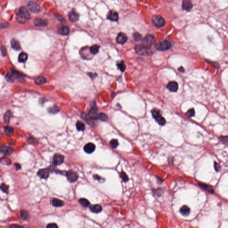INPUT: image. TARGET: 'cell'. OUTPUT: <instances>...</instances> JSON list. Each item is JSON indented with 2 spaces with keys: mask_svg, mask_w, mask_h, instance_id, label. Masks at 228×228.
Instances as JSON below:
<instances>
[{
  "mask_svg": "<svg viewBox=\"0 0 228 228\" xmlns=\"http://www.w3.org/2000/svg\"><path fill=\"white\" fill-rule=\"evenodd\" d=\"M31 16L28 10L25 7H21L19 9L16 15L17 21L21 24H24L28 21Z\"/></svg>",
  "mask_w": 228,
  "mask_h": 228,
  "instance_id": "cell-1",
  "label": "cell"
},
{
  "mask_svg": "<svg viewBox=\"0 0 228 228\" xmlns=\"http://www.w3.org/2000/svg\"><path fill=\"white\" fill-rule=\"evenodd\" d=\"M153 118L156 120V122L160 125L163 126L166 123L165 119L162 116L160 110L158 109H153L151 111Z\"/></svg>",
  "mask_w": 228,
  "mask_h": 228,
  "instance_id": "cell-2",
  "label": "cell"
},
{
  "mask_svg": "<svg viewBox=\"0 0 228 228\" xmlns=\"http://www.w3.org/2000/svg\"><path fill=\"white\" fill-rule=\"evenodd\" d=\"M135 49L136 53L139 55L149 56L152 53L151 48L146 47L141 44L135 46Z\"/></svg>",
  "mask_w": 228,
  "mask_h": 228,
  "instance_id": "cell-3",
  "label": "cell"
},
{
  "mask_svg": "<svg viewBox=\"0 0 228 228\" xmlns=\"http://www.w3.org/2000/svg\"><path fill=\"white\" fill-rule=\"evenodd\" d=\"M155 47L158 50L160 51H165L171 49L172 47V44L171 42L167 41L164 40L162 42H159L156 44Z\"/></svg>",
  "mask_w": 228,
  "mask_h": 228,
  "instance_id": "cell-4",
  "label": "cell"
},
{
  "mask_svg": "<svg viewBox=\"0 0 228 228\" xmlns=\"http://www.w3.org/2000/svg\"><path fill=\"white\" fill-rule=\"evenodd\" d=\"M156 41V39L153 35H148L142 39L141 44L148 48H151V46L154 44Z\"/></svg>",
  "mask_w": 228,
  "mask_h": 228,
  "instance_id": "cell-5",
  "label": "cell"
},
{
  "mask_svg": "<svg viewBox=\"0 0 228 228\" xmlns=\"http://www.w3.org/2000/svg\"><path fill=\"white\" fill-rule=\"evenodd\" d=\"M152 23L157 28H160L163 27L165 24L164 19L161 16L155 15L152 17Z\"/></svg>",
  "mask_w": 228,
  "mask_h": 228,
  "instance_id": "cell-6",
  "label": "cell"
},
{
  "mask_svg": "<svg viewBox=\"0 0 228 228\" xmlns=\"http://www.w3.org/2000/svg\"><path fill=\"white\" fill-rule=\"evenodd\" d=\"M64 160V156L60 154H55L52 159V164L53 166L61 165L63 163Z\"/></svg>",
  "mask_w": 228,
  "mask_h": 228,
  "instance_id": "cell-7",
  "label": "cell"
},
{
  "mask_svg": "<svg viewBox=\"0 0 228 228\" xmlns=\"http://www.w3.org/2000/svg\"><path fill=\"white\" fill-rule=\"evenodd\" d=\"M28 8L31 12L37 13L40 11L41 8L38 3L34 1H31L28 4Z\"/></svg>",
  "mask_w": 228,
  "mask_h": 228,
  "instance_id": "cell-8",
  "label": "cell"
},
{
  "mask_svg": "<svg viewBox=\"0 0 228 228\" xmlns=\"http://www.w3.org/2000/svg\"><path fill=\"white\" fill-rule=\"evenodd\" d=\"M66 176L68 180L70 182H74L77 180L78 177V173L73 170H70L67 172Z\"/></svg>",
  "mask_w": 228,
  "mask_h": 228,
  "instance_id": "cell-9",
  "label": "cell"
},
{
  "mask_svg": "<svg viewBox=\"0 0 228 228\" xmlns=\"http://www.w3.org/2000/svg\"><path fill=\"white\" fill-rule=\"evenodd\" d=\"M107 18L110 21H116L119 19V14L117 12L111 10L109 12L107 15Z\"/></svg>",
  "mask_w": 228,
  "mask_h": 228,
  "instance_id": "cell-10",
  "label": "cell"
},
{
  "mask_svg": "<svg viewBox=\"0 0 228 228\" xmlns=\"http://www.w3.org/2000/svg\"><path fill=\"white\" fill-rule=\"evenodd\" d=\"M79 15L78 13L74 10H72L69 13V19L71 22H76L79 19Z\"/></svg>",
  "mask_w": 228,
  "mask_h": 228,
  "instance_id": "cell-11",
  "label": "cell"
},
{
  "mask_svg": "<svg viewBox=\"0 0 228 228\" xmlns=\"http://www.w3.org/2000/svg\"><path fill=\"white\" fill-rule=\"evenodd\" d=\"M49 172L47 168L40 169L38 172V176L42 179H46L49 176Z\"/></svg>",
  "mask_w": 228,
  "mask_h": 228,
  "instance_id": "cell-12",
  "label": "cell"
},
{
  "mask_svg": "<svg viewBox=\"0 0 228 228\" xmlns=\"http://www.w3.org/2000/svg\"><path fill=\"white\" fill-rule=\"evenodd\" d=\"M13 152L12 148L5 146H0V153L4 154L5 156H9Z\"/></svg>",
  "mask_w": 228,
  "mask_h": 228,
  "instance_id": "cell-13",
  "label": "cell"
},
{
  "mask_svg": "<svg viewBox=\"0 0 228 228\" xmlns=\"http://www.w3.org/2000/svg\"><path fill=\"white\" fill-rule=\"evenodd\" d=\"M167 88L171 92H176L178 89V84L175 81H171L167 84Z\"/></svg>",
  "mask_w": 228,
  "mask_h": 228,
  "instance_id": "cell-14",
  "label": "cell"
},
{
  "mask_svg": "<svg viewBox=\"0 0 228 228\" xmlns=\"http://www.w3.org/2000/svg\"><path fill=\"white\" fill-rule=\"evenodd\" d=\"M127 38L125 34L123 33H120L116 38V42L118 44H124L127 41Z\"/></svg>",
  "mask_w": 228,
  "mask_h": 228,
  "instance_id": "cell-15",
  "label": "cell"
},
{
  "mask_svg": "<svg viewBox=\"0 0 228 228\" xmlns=\"http://www.w3.org/2000/svg\"><path fill=\"white\" fill-rule=\"evenodd\" d=\"M95 145L91 142L87 144L84 147V150L85 151L86 153L88 154H91L95 150Z\"/></svg>",
  "mask_w": 228,
  "mask_h": 228,
  "instance_id": "cell-16",
  "label": "cell"
},
{
  "mask_svg": "<svg viewBox=\"0 0 228 228\" xmlns=\"http://www.w3.org/2000/svg\"><path fill=\"white\" fill-rule=\"evenodd\" d=\"M182 8L187 11H190L192 8V3L189 0H184L182 2Z\"/></svg>",
  "mask_w": 228,
  "mask_h": 228,
  "instance_id": "cell-17",
  "label": "cell"
},
{
  "mask_svg": "<svg viewBox=\"0 0 228 228\" xmlns=\"http://www.w3.org/2000/svg\"><path fill=\"white\" fill-rule=\"evenodd\" d=\"M34 24L36 26H45L47 25L48 22L46 20L41 18H36L34 20Z\"/></svg>",
  "mask_w": 228,
  "mask_h": 228,
  "instance_id": "cell-18",
  "label": "cell"
},
{
  "mask_svg": "<svg viewBox=\"0 0 228 228\" xmlns=\"http://www.w3.org/2000/svg\"><path fill=\"white\" fill-rule=\"evenodd\" d=\"M199 186L201 188H203L204 190L207 191L210 194H214V192L213 189V188L209 186L208 184H205L199 182L198 183Z\"/></svg>",
  "mask_w": 228,
  "mask_h": 228,
  "instance_id": "cell-19",
  "label": "cell"
},
{
  "mask_svg": "<svg viewBox=\"0 0 228 228\" xmlns=\"http://www.w3.org/2000/svg\"><path fill=\"white\" fill-rule=\"evenodd\" d=\"M97 109L95 106H94L92 108L91 110L90 111L89 113V116L91 118V119L93 120H96L98 119V115L97 113Z\"/></svg>",
  "mask_w": 228,
  "mask_h": 228,
  "instance_id": "cell-20",
  "label": "cell"
},
{
  "mask_svg": "<svg viewBox=\"0 0 228 228\" xmlns=\"http://www.w3.org/2000/svg\"><path fill=\"white\" fill-rule=\"evenodd\" d=\"M12 47L16 50H20L21 49V46L19 42L15 39H12L11 41Z\"/></svg>",
  "mask_w": 228,
  "mask_h": 228,
  "instance_id": "cell-21",
  "label": "cell"
},
{
  "mask_svg": "<svg viewBox=\"0 0 228 228\" xmlns=\"http://www.w3.org/2000/svg\"><path fill=\"white\" fill-rule=\"evenodd\" d=\"M180 212L184 216H188L190 213V209L188 206L184 205L181 208Z\"/></svg>",
  "mask_w": 228,
  "mask_h": 228,
  "instance_id": "cell-22",
  "label": "cell"
},
{
  "mask_svg": "<svg viewBox=\"0 0 228 228\" xmlns=\"http://www.w3.org/2000/svg\"><path fill=\"white\" fill-rule=\"evenodd\" d=\"M91 211L94 213H100L102 210V207L101 205H91L90 207Z\"/></svg>",
  "mask_w": 228,
  "mask_h": 228,
  "instance_id": "cell-23",
  "label": "cell"
},
{
  "mask_svg": "<svg viewBox=\"0 0 228 228\" xmlns=\"http://www.w3.org/2000/svg\"><path fill=\"white\" fill-rule=\"evenodd\" d=\"M58 32L60 35H67L69 33V28L68 27L62 26L58 29Z\"/></svg>",
  "mask_w": 228,
  "mask_h": 228,
  "instance_id": "cell-24",
  "label": "cell"
},
{
  "mask_svg": "<svg viewBox=\"0 0 228 228\" xmlns=\"http://www.w3.org/2000/svg\"><path fill=\"white\" fill-rule=\"evenodd\" d=\"M52 205L54 207H62L64 205V202L56 198H53L52 200Z\"/></svg>",
  "mask_w": 228,
  "mask_h": 228,
  "instance_id": "cell-25",
  "label": "cell"
},
{
  "mask_svg": "<svg viewBox=\"0 0 228 228\" xmlns=\"http://www.w3.org/2000/svg\"><path fill=\"white\" fill-rule=\"evenodd\" d=\"M13 116L12 112L10 110H8L4 115V122L6 124H9L10 121V120Z\"/></svg>",
  "mask_w": 228,
  "mask_h": 228,
  "instance_id": "cell-26",
  "label": "cell"
},
{
  "mask_svg": "<svg viewBox=\"0 0 228 228\" xmlns=\"http://www.w3.org/2000/svg\"><path fill=\"white\" fill-rule=\"evenodd\" d=\"M28 59V55L24 52L21 53L19 55L18 60L20 63H24Z\"/></svg>",
  "mask_w": 228,
  "mask_h": 228,
  "instance_id": "cell-27",
  "label": "cell"
},
{
  "mask_svg": "<svg viewBox=\"0 0 228 228\" xmlns=\"http://www.w3.org/2000/svg\"><path fill=\"white\" fill-rule=\"evenodd\" d=\"M4 131L6 135L8 136H11L13 134L14 130L12 127L10 126H6L4 127Z\"/></svg>",
  "mask_w": 228,
  "mask_h": 228,
  "instance_id": "cell-28",
  "label": "cell"
},
{
  "mask_svg": "<svg viewBox=\"0 0 228 228\" xmlns=\"http://www.w3.org/2000/svg\"><path fill=\"white\" fill-rule=\"evenodd\" d=\"M6 79L8 82H13L15 81L16 78L15 76L12 73H9L6 74Z\"/></svg>",
  "mask_w": 228,
  "mask_h": 228,
  "instance_id": "cell-29",
  "label": "cell"
},
{
  "mask_svg": "<svg viewBox=\"0 0 228 228\" xmlns=\"http://www.w3.org/2000/svg\"><path fill=\"white\" fill-rule=\"evenodd\" d=\"M99 46L97 45H93L90 49V51L92 54H96L99 52Z\"/></svg>",
  "mask_w": 228,
  "mask_h": 228,
  "instance_id": "cell-30",
  "label": "cell"
},
{
  "mask_svg": "<svg viewBox=\"0 0 228 228\" xmlns=\"http://www.w3.org/2000/svg\"><path fill=\"white\" fill-rule=\"evenodd\" d=\"M46 80L45 78H44L43 77H39L38 78H36L35 80V82L38 85H41L45 83H46Z\"/></svg>",
  "mask_w": 228,
  "mask_h": 228,
  "instance_id": "cell-31",
  "label": "cell"
},
{
  "mask_svg": "<svg viewBox=\"0 0 228 228\" xmlns=\"http://www.w3.org/2000/svg\"><path fill=\"white\" fill-rule=\"evenodd\" d=\"M79 202L81 205L85 207H89L90 205V203L88 200L85 198H81L79 200Z\"/></svg>",
  "mask_w": 228,
  "mask_h": 228,
  "instance_id": "cell-32",
  "label": "cell"
},
{
  "mask_svg": "<svg viewBox=\"0 0 228 228\" xmlns=\"http://www.w3.org/2000/svg\"><path fill=\"white\" fill-rule=\"evenodd\" d=\"M20 216L21 218L22 219L24 220H25L27 219L28 218L29 214L27 211L24 210H21L20 211Z\"/></svg>",
  "mask_w": 228,
  "mask_h": 228,
  "instance_id": "cell-33",
  "label": "cell"
},
{
  "mask_svg": "<svg viewBox=\"0 0 228 228\" xmlns=\"http://www.w3.org/2000/svg\"><path fill=\"white\" fill-rule=\"evenodd\" d=\"M76 127L78 131H82L85 129V124L81 121H78L76 124Z\"/></svg>",
  "mask_w": 228,
  "mask_h": 228,
  "instance_id": "cell-34",
  "label": "cell"
},
{
  "mask_svg": "<svg viewBox=\"0 0 228 228\" xmlns=\"http://www.w3.org/2000/svg\"><path fill=\"white\" fill-rule=\"evenodd\" d=\"M98 119H99L102 121H106L108 119V118L106 114L102 113L98 115Z\"/></svg>",
  "mask_w": 228,
  "mask_h": 228,
  "instance_id": "cell-35",
  "label": "cell"
},
{
  "mask_svg": "<svg viewBox=\"0 0 228 228\" xmlns=\"http://www.w3.org/2000/svg\"><path fill=\"white\" fill-rule=\"evenodd\" d=\"M133 39L135 40V42H139V41L142 40V36L140 34L137 32L134 33L132 34Z\"/></svg>",
  "mask_w": 228,
  "mask_h": 228,
  "instance_id": "cell-36",
  "label": "cell"
},
{
  "mask_svg": "<svg viewBox=\"0 0 228 228\" xmlns=\"http://www.w3.org/2000/svg\"><path fill=\"white\" fill-rule=\"evenodd\" d=\"M0 189H1L2 192H4V193H9V186L5 184H1V185L0 186Z\"/></svg>",
  "mask_w": 228,
  "mask_h": 228,
  "instance_id": "cell-37",
  "label": "cell"
},
{
  "mask_svg": "<svg viewBox=\"0 0 228 228\" xmlns=\"http://www.w3.org/2000/svg\"><path fill=\"white\" fill-rule=\"evenodd\" d=\"M48 110H49V113H52V114H55L59 111V107H58L56 106H53V107L49 108Z\"/></svg>",
  "mask_w": 228,
  "mask_h": 228,
  "instance_id": "cell-38",
  "label": "cell"
},
{
  "mask_svg": "<svg viewBox=\"0 0 228 228\" xmlns=\"http://www.w3.org/2000/svg\"><path fill=\"white\" fill-rule=\"evenodd\" d=\"M110 144L111 148H116L119 145V142L117 140L113 139L110 141Z\"/></svg>",
  "mask_w": 228,
  "mask_h": 228,
  "instance_id": "cell-39",
  "label": "cell"
},
{
  "mask_svg": "<svg viewBox=\"0 0 228 228\" xmlns=\"http://www.w3.org/2000/svg\"><path fill=\"white\" fill-rule=\"evenodd\" d=\"M186 116L188 117H192L195 116V110L194 109L192 108L189 110L186 113Z\"/></svg>",
  "mask_w": 228,
  "mask_h": 228,
  "instance_id": "cell-40",
  "label": "cell"
},
{
  "mask_svg": "<svg viewBox=\"0 0 228 228\" xmlns=\"http://www.w3.org/2000/svg\"><path fill=\"white\" fill-rule=\"evenodd\" d=\"M219 140L221 142H222L224 145L228 144V138L227 136H221L219 137Z\"/></svg>",
  "mask_w": 228,
  "mask_h": 228,
  "instance_id": "cell-41",
  "label": "cell"
},
{
  "mask_svg": "<svg viewBox=\"0 0 228 228\" xmlns=\"http://www.w3.org/2000/svg\"><path fill=\"white\" fill-rule=\"evenodd\" d=\"M120 177L124 182H127V181L129 180L128 177L126 174L124 172V171H122V172L120 173Z\"/></svg>",
  "mask_w": 228,
  "mask_h": 228,
  "instance_id": "cell-42",
  "label": "cell"
},
{
  "mask_svg": "<svg viewBox=\"0 0 228 228\" xmlns=\"http://www.w3.org/2000/svg\"><path fill=\"white\" fill-rule=\"evenodd\" d=\"M55 16L59 21L61 22V23H65L66 22V21L65 20V19L63 17V16L58 14H55Z\"/></svg>",
  "mask_w": 228,
  "mask_h": 228,
  "instance_id": "cell-43",
  "label": "cell"
},
{
  "mask_svg": "<svg viewBox=\"0 0 228 228\" xmlns=\"http://www.w3.org/2000/svg\"><path fill=\"white\" fill-rule=\"evenodd\" d=\"M118 67L120 69V70H121L122 72H124V70H125L126 66L124 64L123 62L119 63L118 64Z\"/></svg>",
  "mask_w": 228,
  "mask_h": 228,
  "instance_id": "cell-44",
  "label": "cell"
},
{
  "mask_svg": "<svg viewBox=\"0 0 228 228\" xmlns=\"http://www.w3.org/2000/svg\"><path fill=\"white\" fill-rule=\"evenodd\" d=\"M214 168H215V170L216 171V172H218L220 171V167L219 163H217V162H215L214 164Z\"/></svg>",
  "mask_w": 228,
  "mask_h": 228,
  "instance_id": "cell-45",
  "label": "cell"
},
{
  "mask_svg": "<svg viewBox=\"0 0 228 228\" xmlns=\"http://www.w3.org/2000/svg\"><path fill=\"white\" fill-rule=\"evenodd\" d=\"M1 50L2 51L3 56H6V54H7V52H6V48L5 47L3 46H2L1 48Z\"/></svg>",
  "mask_w": 228,
  "mask_h": 228,
  "instance_id": "cell-46",
  "label": "cell"
},
{
  "mask_svg": "<svg viewBox=\"0 0 228 228\" xmlns=\"http://www.w3.org/2000/svg\"><path fill=\"white\" fill-rule=\"evenodd\" d=\"M46 227L48 228H58V226L56 224L52 223V224H48Z\"/></svg>",
  "mask_w": 228,
  "mask_h": 228,
  "instance_id": "cell-47",
  "label": "cell"
},
{
  "mask_svg": "<svg viewBox=\"0 0 228 228\" xmlns=\"http://www.w3.org/2000/svg\"><path fill=\"white\" fill-rule=\"evenodd\" d=\"M28 143L30 144H34L36 142V139H34V138L31 137L28 139Z\"/></svg>",
  "mask_w": 228,
  "mask_h": 228,
  "instance_id": "cell-48",
  "label": "cell"
},
{
  "mask_svg": "<svg viewBox=\"0 0 228 228\" xmlns=\"http://www.w3.org/2000/svg\"><path fill=\"white\" fill-rule=\"evenodd\" d=\"M14 166H15V167L16 169V170H19V169H20L21 168V166L20 164H19V163H16L14 164Z\"/></svg>",
  "mask_w": 228,
  "mask_h": 228,
  "instance_id": "cell-49",
  "label": "cell"
},
{
  "mask_svg": "<svg viewBox=\"0 0 228 228\" xmlns=\"http://www.w3.org/2000/svg\"><path fill=\"white\" fill-rule=\"evenodd\" d=\"M94 178L95 180H97L98 181H100V180H101V178L100 177H99L98 175H94Z\"/></svg>",
  "mask_w": 228,
  "mask_h": 228,
  "instance_id": "cell-50",
  "label": "cell"
},
{
  "mask_svg": "<svg viewBox=\"0 0 228 228\" xmlns=\"http://www.w3.org/2000/svg\"><path fill=\"white\" fill-rule=\"evenodd\" d=\"M178 70L180 72H184V69L182 67H181L179 68L178 69Z\"/></svg>",
  "mask_w": 228,
  "mask_h": 228,
  "instance_id": "cell-51",
  "label": "cell"
}]
</instances>
